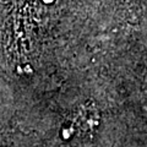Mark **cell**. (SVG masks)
I'll return each mask as SVG.
<instances>
[{
    "mask_svg": "<svg viewBox=\"0 0 147 147\" xmlns=\"http://www.w3.org/2000/svg\"><path fill=\"white\" fill-rule=\"evenodd\" d=\"M141 104L142 108L145 109V112H147V75L145 76L144 85H142V90H141Z\"/></svg>",
    "mask_w": 147,
    "mask_h": 147,
    "instance_id": "1",
    "label": "cell"
}]
</instances>
